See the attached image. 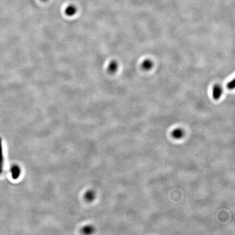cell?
I'll use <instances>...</instances> for the list:
<instances>
[{
    "label": "cell",
    "instance_id": "obj_1",
    "mask_svg": "<svg viewBox=\"0 0 235 235\" xmlns=\"http://www.w3.org/2000/svg\"><path fill=\"white\" fill-rule=\"evenodd\" d=\"M222 87L219 85H216L213 88L212 90V96L214 99L218 100L222 96Z\"/></svg>",
    "mask_w": 235,
    "mask_h": 235
},
{
    "label": "cell",
    "instance_id": "obj_2",
    "mask_svg": "<svg viewBox=\"0 0 235 235\" xmlns=\"http://www.w3.org/2000/svg\"><path fill=\"white\" fill-rule=\"evenodd\" d=\"M3 167V157L2 152V140L0 138V174L2 172Z\"/></svg>",
    "mask_w": 235,
    "mask_h": 235
},
{
    "label": "cell",
    "instance_id": "obj_3",
    "mask_svg": "<svg viewBox=\"0 0 235 235\" xmlns=\"http://www.w3.org/2000/svg\"><path fill=\"white\" fill-rule=\"evenodd\" d=\"M76 12V8L74 6H68L65 10L66 14L69 16H72L74 15Z\"/></svg>",
    "mask_w": 235,
    "mask_h": 235
},
{
    "label": "cell",
    "instance_id": "obj_4",
    "mask_svg": "<svg viewBox=\"0 0 235 235\" xmlns=\"http://www.w3.org/2000/svg\"><path fill=\"white\" fill-rule=\"evenodd\" d=\"M153 64L150 60L147 59L143 62L142 63V67L144 70H150L151 67H152Z\"/></svg>",
    "mask_w": 235,
    "mask_h": 235
},
{
    "label": "cell",
    "instance_id": "obj_5",
    "mask_svg": "<svg viewBox=\"0 0 235 235\" xmlns=\"http://www.w3.org/2000/svg\"><path fill=\"white\" fill-rule=\"evenodd\" d=\"M20 169L17 166H14L12 168V176L14 179H16L19 177L20 175Z\"/></svg>",
    "mask_w": 235,
    "mask_h": 235
},
{
    "label": "cell",
    "instance_id": "obj_6",
    "mask_svg": "<svg viewBox=\"0 0 235 235\" xmlns=\"http://www.w3.org/2000/svg\"><path fill=\"white\" fill-rule=\"evenodd\" d=\"M117 63L115 62H113L112 63H110L108 67V70L111 72H114L117 71Z\"/></svg>",
    "mask_w": 235,
    "mask_h": 235
},
{
    "label": "cell",
    "instance_id": "obj_7",
    "mask_svg": "<svg viewBox=\"0 0 235 235\" xmlns=\"http://www.w3.org/2000/svg\"><path fill=\"white\" fill-rule=\"evenodd\" d=\"M86 197L87 198V200H92L94 197V194L92 192H88V193H87V194L86 195Z\"/></svg>",
    "mask_w": 235,
    "mask_h": 235
},
{
    "label": "cell",
    "instance_id": "obj_8",
    "mask_svg": "<svg viewBox=\"0 0 235 235\" xmlns=\"http://www.w3.org/2000/svg\"><path fill=\"white\" fill-rule=\"evenodd\" d=\"M227 87L229 89H234V87H235V81L234 80H232L231 82H230L228 84H227Z\"/></svg>",
    "mask_w": 235,
    "mask_h": 235
},
{
    "label": "cell",
    "instance_id": "obj_9",
    "mask_svg": "<svg viewBox=\"0 0 235 235\" xmlns=\"http://www.w3.org/2000/svg\"><path fill=\"white\" fill-rule=\"evenodd\" d=\"M83 231L86 234H89L90 232H92V229L90 227H85L83 229Z\"/></svg>",
    "mask_w": 235,
    "mask_h": 235
},
{
    "label": "cell",
    "instance_id": "obj_10",
    "mask_svg": "<svg viewBox=\"0 0 235 235\" xmlns=\"http://www.w3.org/2000/svg\"><path fill=\"white\" fill-rule=\"evenodd\" d=\"M42 1H44V2H45V1H46L47 0H42Z\"/></svg>",
    "mask_w": 235,
    "mask_h": 235
}]
</instances>
